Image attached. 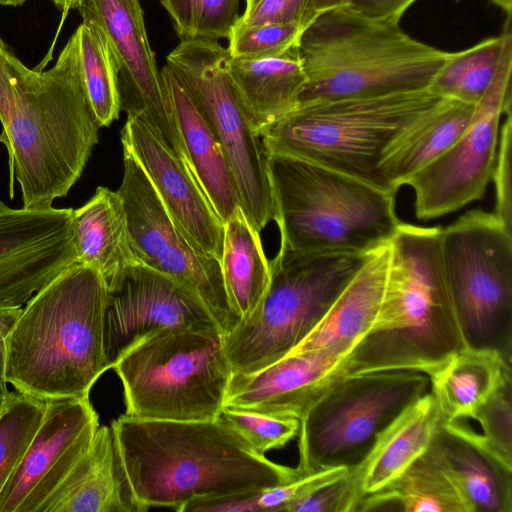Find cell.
I'll list each match as a JSON object with an SVG mask.
<instances>
[{
    "label": "cell",
    "mask_w": 512,
    "mask_h": 512,
    "mask_svg": "<svg viewBox=\"0 0 512 512\" xmlns=\"http://www.w3.org/2000/svg\"><path fill=\"white\" fill-rule=\"evenodd\" d=\"M0 143L24 208L51 207L81 177L98 143L73 34L56 64L28 68L0 37Z\"/></svg>",
    "instance_id": "1"
},
{
    "label": "cell",
    "mask_w": 512,
    "mask_h": 512,
    "mask_svg": "<svg viewBox=\"0 0 512 512\" xmlns=\"http://www.w3.org/2000/svg\"><path fill=\"white\" fill-rule=\"evenodd\" d=\"M131 488L147 508L178 512L194 500L262 491L295 479L296 467L256 452L218 418L111 423Z\"/></svg>",
    "instance_id": "2"
},
{
    "label": "cell",
    "mask_w": 512,
    "mask_h": 512,
    "mask_svg": "<svg viewBox=\"0 0 512 512\" xmlns=\"http://www.w3.org/2000/svg\"><path fill=\"white\" fill-rule=\"evenodd\" d=\"M107 296L101 276L79 263L36 292L7 337V383L44 402L89 396L109 369L104 346Z\"/></svg>",
    "instance_id": "3"
},
{
    "label": "cell",
    "mask_w": 512,
    "mask_h": 512,
    "mask_svg": "<svg viewBox=\"0 0 512 512\" xmlns=\"http://www.w3.org/2000/svg\"><path fill=\"white\" fill-rule=\"evenodd\" d=\"M441 229L400 222L389 243L381 304L362 342L374 372L430 377L468 345L443 268Z\"/></svg>",
    "instance_id": "4"
},
{
    "label": "cell",
    "mask_w": 512,
    "mask_h": 512,
    "mask_svg": "<svg viewBox=\"0 0 512 512\" xmlns=\"http://www.w3.org/2000/svg\"><path fill=\"white\" fill-rule=\"evenodd\" d=\"M448 99L432 90L299 104L259 136L266 155L304 159L394 193L383 166Z\"/></svg>",
    "instance_id": "5"
},
{
    "label": "cell",
    "mask_w": 512,
    "mask_h": 512,
    "mask_svg": "<svg viewBox=\"0 0 512 512\" xmlns=\"http://www.w3.org/2000/svg\"><path fill=\"white\" fill-rule=\"evenodd\" d=\"M298 52L306 82L297 105L428 89L451 53L348 5L318 13Z\"/></svg>",
    "instance_id": "6"
},
{
    "label": "cell",
    "mask_w": 512,
    "mask_h": 512,
    "mask_svg": "<svg viewBox=\"0 0 512 512\" xmlns=\"http://www.w3.org/2000/svg\"><path fill=\"white\" fill-rule=\"evenodd\" d=\"M266 156L281 245L369 253L390 243L400 223L396 194L304 159Z\"/></svg>",
    "instance_id": "7"
},
{
    "label": "cell",
    "mask_w": 512,
    "mask_h": 512,
    "mask_svg": "<svg viewBox=\"0 0 512 512\" xmlns=\"http://www.w3.org/2000/svg\"><path fill=\"white\" fill-rule=\"evenodd\" d=\"M112 369L123 386L124 415L150 420L216 419L232 376L223 333L188 326L147 335Z\"/></svg>",
    "instance_id": "8"
},
{
    "label": "cell",
    "mask_w": 512,
    "mask_h": 512,
    "mask_svg": "<svg viewBox=\"0 0 512 512\" xmlns=\"http://www.w3.org/2000/svg\"><path fill=\"white\" fill-rule=\"evenodd\" d=\"M370 253L304 252L280 244L269 262L264 297L223 335L232 373H252L286 356L324 316Z\"/></svg>",
    "instance_id": "9"
},
{
    "label": "cell",
    "mask_w": 512,
    "mask_h": 512,
    "mask_svg": "<svg viewBox=\"0 0 512 512\" xmlns=\"http://www.w3.org/2000/svg\"><path fill=\"white\" fill-rule=\"evenodd\" d=\"M429 390L428 375L411 370L359 374L338 382L299 420L298 473L354 467L379 433Z\"/></svg>",
    "instance_id": "10"
},
{
    "label": "cell",
    "mask_w": 512,
    "mask_h": 512,
    "mask_svg": "<svg viewBox=\"0 0 512 512\" xmlns=\"http://www.w3.org/2000/svg\"><path fill=\"white\" fill-rule=\"evenodd\" d=\"M441 256L468 345L512 359V229L468 211L441 229Z\"/></svg>",
    "instance_id": "11"
},
{
    "label": "cell",
    "mask_w": 512,
    "mask_h": 512,
    "mask_svg": "<svg viewBox=\"0 0 512 512\" xmlns=\"http://www.w3.org/2000/svg\"><path fill=\"white\" fill-rule=\"evenodd\" d=\"M230 54L218 40L183 39L167 55L211 123L237 184L241 208L261 232L274 219L267 156L231 81Z\"/></svg>",
    "instance_id": "12"
},
{
    "label": "cell",
    "mask_w": 512,
    "mask_h": 512,
    "mask_svg": "<svg viewBox=\"0 0 512 512\" xmlns=\"http://www.w3.org/2000/svg\"><path fill=\"white\" fill-rule=\"evenodd\" d=\"M123 178L117 190L125 209L129 240L137 263L192 290L223 335L241 321L224 286L220 261L196 249L175 225L134 156L123 149Z\"/></svg>",
    "instance_id": "13"
},
{
    "label": "cell",
    "mask_w": 512,
    "mask_h": 512,
    "mask_svg": "<svg viewBox=\"0 0 512 512\" xmlns=\"http://www.w3.org/2000/svg\"><path fill=\"white\" fill-rule=\"evenodd\" d=\"M512 38L493 81L475 104L462 135L404 183L415 195V213L427 220L452 213L483 197L496 162L500 119L511 108Z\"/></svg>",
    "instance_id": "14"
},
{
    "label": "cell",
    "mask_w": 512,
    "mask_h": 512,
    "mask_svg": "<svg viewBox=\"0 0 512 512\" xmlns=\"http://www.w3.org/2000/svg\"><path fill=\"white\" fill-rule=\"evenodd\" d=\"M76 9L82 21L95 23L108 39L119 68L121 109L144 120L187 164L140 0H78Z\"/></svg>",
    "instance_id": "15"
},
{
    "label": "cell",
    "mask_w": 512,
    "mask_h": 512,
    "mask_svg": "<svg viewBox=\"0 0 512 512\" xmlns=\"http://www.w3.org/2000/svg\"><path fill=\"white\" fill-rule=\"evenodd\" d=\"M107 291L104 346L109 369L127 350L157 330L172 326L220 330L192 290L141 263L131 265L120 282Z\"/></svg>",
    "instance_id": "16"
},
{
    "label": "cell",
    "mask_w": 512,
    "mask_h": 512,
    "mask_svg": "<svg viewBox=\"0 0 512 512\" xmlns=\"http://www.w3.org/2000/svg\"><path fill=\"white\" fill-rule=\"evenodd\" d=\"M72 208H11L0 200V304L22 306L77 263Z\"/></svg>",
    "instance_id": "17"
},
{
    "label": "cell",
    "mask_w": 512,
    "mask_h": 512,
    "mask_svg": "<svg viewBox=\"0 0 512 512\" xmlns=\"http://www.w3.org/2000/svg\"><path fill=\"white\" fill-rule=\"evenodd\" d=\"M45 403L41 425L0 492V512H38L87 450L100 427L89 396Z\"/></svg>",
    "instance_id": "18"
},
{
    "label": "cell",
    "mask_w": 512,
    "mask_h": 512,
    "mask_svg": "<svg viewBox=\"0 0 512 512\" xmlns=\"http://www.w3.org/2000/svg\"><path fill=\"white\" fill-rule=\"evenodd\" d=\"M360 342L288 354L258 371L232 373L224 406L300 420L335 384L368 373L359 353Z\"/></svg>",
    "instance_id": "19"
},
{
    "label": "cell",
    "mask_w": 512,
    "mask_h": 512,
    "mask_svg": "<svg viewBox=\"0 0 512 512\" xmlns=\"http://www.w3.org/2000/svg\"><path fill=\"white\" fill-rule=\"evenodd\" d=\"M121 143L141 165L183 235L200 252L220 261L224 224L189 166L137 116L127 115Z\"/></svg>",
    "instance_id": "20"
},
{
    "label": "cell",
    "mask_w": 512,
    "mask_h": 512,
    "mask_svg": "<svg viewBox=\"0 0 512 512\" xmlns=\"http://www.w3.org/2000/svg\"><path fill=\"white\" fill-rule=\"evenodd\" d=\"M161 78L186 161L224 224L241 207L224 149L205 113L178 74L167 64Z\"/></svg>",
    "instance_id": "21"
},
{
    "label": "cell",
    "mask_w": 512,
    "mask_h": 512,
    "mask_svg": "<svg viewBox=\"0 0 512 512\" xmlns=\"http://www.w3.org/2000/svg\"><path fill=\"white\" fill-rule=\"evenodd\" d=\"M123 466L110 426H100L87 450L38 512H144Z\"/></svg>",
    "instance_id": "22"
},
{
    "label": "cell",
    "mask_w": 512,
    "mask_h": 512,
    "mask_svg": "<svg viewBox=\"0 0 512 512\" xmlns=\"http://www.w3.org/2000/svg\"><path fill=\"white\" fill-rule=\"evenodd\" d=\"M442 421L429 390L379 433L367 455L347 475L357 509L364 496L390 484L428 450Z\"/></svg>",
    "instance_id": "23"
},
{
    "label": "cell",
    "mask_w": 512,
    "mask_h": 512,
    "mask_svg": "<svg viewBox=\"0 0 512 512\" xmlns=\"http://www.w3.org/2000/svg\"><path fill=\"white\" fill-rule=\"evenodd\" d=\"M431 446L475 512H512V470L493 455L465 420H443Z\"/></svg>",
    "instance_id": "24"
},
{
    "label": "cell",
    "mask_w": 512,
    "mask_h": 512,
    "mask_svg": "<svg viewBox=\"0 0 512 512\" xmlns=\"http://www.w3.org/2000/svg\"><path fill=\"white\" fill-rule=\"evenodd\" d=\"M388 261L389 244L372 251L324 316L288 354L329 350L362 341L381 304Z\"/></svg>",
    "instance_id": "25"
},
{
    "label": "cell",
    "mask_w": 512,
    "mask_h": 512,
    "mask_svg": "<svg viewBox=\"0 0 512 512\" xmlns=\"http://www.w3.org/2000/svg\"><path fill=\"white\" fill-rule=\"evenodd\" d=\"M71 234L77 263L94 269L107 290L115 287L126 270L137 263L118 191L99 186L84 205L72 209Z\"/></svg>",
    "instance_id": "26"
},
{
    "label": "cell",
    "mask_w": 512,
    "mask_h": 512,
    "mask_svg": "<svg viewBox=\"0 0 512 512\" xmlns=\"http://www.w3.org/2000/svg\"><path fill=\"white\" fill-rule=\"evenodd\" d=\"M511 360L497 349L472 345L451 355L429 377L443 420L473 419L489 398L512 381Z\"/></svg>",
    "instance_id": "27"
},
{
    "label": "cell",
    "mask_w": 512,
    "mask_h": 512,
    "mask_svg": "<svg viewBox=\"0 0 512 512\" xmlns=\"http://www.w3.org/2000/svg\"><path fill=\"white\" fill-rule=\"evenodd\" d=\"M228 71L258 136L263 129L296 108L306 82L298 46L272 58L236 59L230 56Z\"/></svg>",
    "instance_id": "28"
},
{
    "label": "cell",
    "mask_w": 512,
    "mask_h": 512,
    "mask_svg": "<svg viewBox=\"0 0 512 512\" xmlns=\"http://www.w3.org/2000/svg\"><path fill=\"white\" fill-rule=\"evenodd\" d=\"M475 512L438 452L428 450L399 477L366 495L358 511Z\"/></svg>",
    "instance_id": "29"
},
{
    "label": "cell",
    "mask_w": 512,
    "mask_h": 512,
    "mask_svg": "<svg viewBox=\"0 0 512 512\" xmlns=\"http://www.w3.org/2000/svg\"><path fill=\"white\" fill-rule=\"evenodd\" d=\"M220 264L229 302L243 320L256 309L268 289L270 264L260 232L241 207L224 223Z\"/></svg>",
    "instance_id": "30"
},
{
    "label": "cell",
    "mask_w": 512,
    "mask_h": 512,
    "mask_svg": "<svg viewBox=\"0 0 512 512\" xmlns=\"http://www.w3.org/2000/svg\"><path fill=\"white\" fill-rule=\"evenodd\" d=\"M475 105L448 99L417 126L383 166L390 189L397 193L405 181L445 152L465 131Z\"/></svg>",
    "instance_id": "31"
},
{
    "label": "cell",
    "mask_w": 512,
    "mask_h": 512,
    "mask_svg": "<svg viewBox=\"0 0 512 512\" xmlns=\"http://www.w3.org/2000/svg\"><path fill=\"white\" fill-rule=\"evenodd\" d=\"M511 38V17H507L499 35L468 49L451 52L429 89L446 99L477 104L493 81L506 43Z\"/></svg>",
    "instance_id": "32"
},
{
    "label": "cell",
    "mask_w": 512,
    "mask_h": 512,
    "mask_svg": "<svg viewBox=\"0 0 512 512\" xmlns=\"http://www.w3.org/2000/svg\"><path fill=\"white\" fill-rule=\"evenodd\" d=\"M73 34L89 107L97 125L108 127L119 118L121 111L116 58L106 35L95 23L82 21Z\"/></svg>",
    "instance_id": "33"
},
{
    "label": "cell",
    "mask_w": 512,
    "mask_h": 512,
    "mask_svg": "<svg viewBox=\"0 0 512 512\" xmlns=\"http://www.w3.org/2000/svg\"><path fill=\"white\" fill-rule=\"evenodd\" d=\"M46 403L9 392L0 405V492L19 466L44 417Z\"/></svg>",
    "instance_id": "34"
},
{
    "label": "cell",
    "mask_w": 512,
    "mask_h": 512,
    "mask_svg": "<svg viewBox=\"0 0 512 512\" xmlns=\"http://www.w3.org/2000/svg\"><path fill=\"white\" fill-rule=\"evenodd\" d=\"M183 39L228 38L240 19L239 0H161Z\"/></svg>",
    "instance_id": "35"
},
{
    "label": "cell",
    "mask_w": 512,
    "mask_h": 512,
    "mask_svg": "<svg viewBox=\"0 0 512 512\" xmlns=\"http://www.w3.org/2000/svg\"><path fill=\"white\" fill-rule=\"evenodd\" d=\"M217 418L238 433L256 452L285 446L299 432L300 421L235 407L223 406Z\"/></svg>",
    "instance_id": "36"
},
{
    "label": "cell",
    "mask_w": 512,
    "mask_h": 512,
    "mask_svg": "<svg viewBox=\"0 0 512 512\" xmlns=\"http://www.w3.org/2000/svg\"><path fill=\"white\" fill-rule=\"evenodd\" d=\"M306 27L300 24L237 22L229 37L228 52L236 59L278 57L298 46Z\"/></svg>",
    "instance_id": "37"
},
{
    "label": "cell",
    "mask_w": 512,
    "mask_h": 512,
    "mask_svg": "<svg viewBox=\"0 0 512 512\" xmlns=\"http://www.w3.org/2000/svg\"><path fill=\"white\" fill-rule=\"evenodd\" d=\"M348 472L347 467L329 468L299 475L278 486L249 493L244 498L245 512L285 511L289 505L345 477Z\"/></svg>",
    "instance_id": "38"
},
{
    "label": "cell",
    "mask_w": 512,
    "mask_h": 512,
    "mask_svg": "<svg viewBox=\"0 0 512 512\" xmlns=\"http://www.w3.org/2000/svg\"><path fill=\"white\" fill-rule=\"evenodd\" d=\"M481 439L494 456L512 470V381L503 385L473 417Z\"/></svg>",
    "instance_id": "39"
},
{
    "label": "cell",
    "mask_w": 512,
    "mask_h": 512,
    "mask_svg": "<svg viewBox=\"0 0 512 512\" xmlns=\"http://www.w3.org/2000/svg\"><path fill=\"white\" fill-rule=\"evenodd\" d=\"M504 114L505 121L500 128L496 162L492 174L495 184L496 216L512 229V192H511V151H512V116L511 108Z\"/></svg>",
    "instance_id": "40"
},
{
    "label": "cell",
    "mask_w": 512,
    "mask_h": 512,
    "mask_svg": "<svg viewBox=\"0 0 512 512\" xmlns=\"http://www.w3.org/2000/svg\"><path fill=\"white\" fill-rule=\"evenodd\" d=\"M317 14L312 0H260L256 7L240 16L239 23H282L307 26Z\"/></svg>",
    "instance_id": "41"
},
{
    "label": "cell",
    "mask_w": 512,
    "mask_h": 512,
    "mask_svg": "<svg viewBox=\"0 0 512 512\" xmlns=\"http://www.w3.org/2000/svg\"><path fill=\"white\" fill-rule=\"evenodd\" d=\"M347 475L289 505L285 511L356 512L357 502L347 481Z\"/></svg>",
    "instance_id": "42"
},
{
    "label": "cell",
    "mask_w": 512,
    "mask_h": 512,
    "mask_svg": "<svg viewBox=\"0 0 512 512\" xmlns=\"http://www.w3.org/2000/svg\"><path fill=\"white\" fill-rule=\"evenodd\" d=\"M417 0H350L348 6L363 16L399 23L404 13Z\"/></svg>",
    "instance_id": "43"
},
{
    "label": "cell",
    "mask_w": 512,
    "mask_h": 512,
    "mask_svg": "<svg viewBox=\"0 0 512 512\" xmlns=\"http://www.w3.org/2000/svg\"><path fill=\"white\" fill-rule=\"evenodd\" d=\"M22 309V306L0 304V405L9 393L5 376L7 337Z\"/></svg>",
    "instance_id": "44"
},
{
    "label": "cell",
    "mask_w": 512,
    "mask_h": 512,
    "mask_svg": "<svg viewBox=\"0 0 512 512\" xmlns=\"http://www.w3.org/2000/svg\"><path fill=\"white\" fill-rule=\"evenodd\" d=\"M350 0H312V6L316 14L348 5Z\"/></svg>",
    "instance_id": "45"
},
{
    "label": "cell",
    "mask_w": 512,
    "mask_h": 512,
    "mask_svg": "<svg viewBox=\"0 0 512 512\" xmlns=\"http://www.w3.org/2000/svg\"><path fill=\"white\" fill-rule=\"evenodd\" d=\"M53 3L57 6V8L62 12V21L67 16L68 12L71 9H76L78 0H52Z\"/></svg>",
    "instance_id": "46"
},
{
    "label": "cell",
    "mask_w": 512,
    "mask_h": 512,
    "mask_svg": "<svg viewBox=\"0 0 512 512\" xmlns=\"http://www.w3.org/2000/svg\"><path fill=\"white\" fill-rule=\"evenodd\" d=\"M493 5L500 8L507 17H511L512 13V0H487Z\"/></svg>",
    "instance_id": "47"
},
{
    "label": "cell",
    "mask_w": 512,
    "mask_h": 512,
    "mask_svg": "<svg viewBox=\"0 0 512 512\" xmlns=\"http://www.w3.org/2000/svg\"><path fill=\"white\" fill-rule=\"evenodd\" d=\"M27 0H0L1 5L5 6H19L25 3Z\"/></svg>",
    "instance_id": "48"
},
{
    "label": "cell",
    "mask_w": 512,
    "mask_h": 512,
    "mask_svg": "<svg viewBox=\"0 0 512 512\" xmlns=\"http://www.w3.org/2000/svg\"><path fill=\"white\" fill-rule=\"evenodd\" d=\"M246 1V8L243 14H247L250 11H252L256 5L260 2V0H245Z\"/></svg>",
    "instance_id": "49"
}]
</instances>
